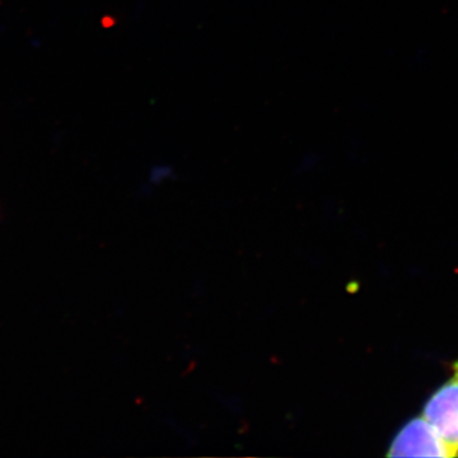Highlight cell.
I'll list each match as a JSON object with an SVG mask.
<instances>
[{
	"mask_svg": "<svg viewBox=\"0 0 458 458\" xmlns=\"http://www.w3.org/2000/svg\"><path fill=\"white\" fill-rule=\"evenodd\" d=\"M423 418L458 456V360L450 378L427 401Z\"/></svg>",
	"mask_w": 458,
	"mask_h": 458,
	"instance_id": "6da1fadb",
	"label": "cell"
},
{
	"mask_svg": "<svg viewBox=\"0 0 458 458\" xmlns=\"http://www.w3.org/2000/svg\"><path fill=\"white\" fill-rule=\"evenodd\" d=\"M388 457H456L436 429L424 419L414 418L394 437Z\"/></svg>",
	"mask_w": 458,
	"mask_h": 458,
	"instance_id": "7a4b0ae2",
	"label": "cell"
}]
</instances>
